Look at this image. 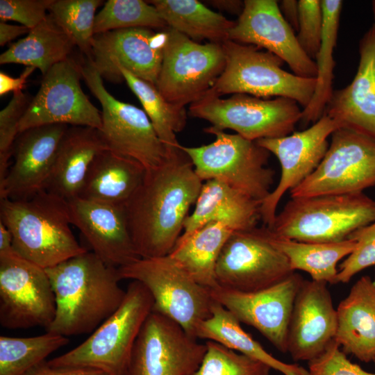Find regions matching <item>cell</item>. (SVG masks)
<instances>
[{
    "label": "cell",
    "mask_w": 375,
    "mask_h": 375,
    "mask_svg": "<svg viewBox=\"0 0 375 375\" xmlns=\"http://www.w3.org/2000/svg\"><path fill=\"white\" fill-rule=\"evenodd\" d=\"M167 35L165 29L130 28L95 34L89 59L103 79L124 81L119 67L156 85Z\"/></svg>",
    "instance_id": "18"
},
{
    "label": "cell",
    "mask_w": 375,
    "mask_h": 375,
    "mask_svg": "<svg viewBox=\"0 0 375 375\" xmlns=\"http://www.w3.org/2000/svg\"><path fill=\"white\" fill-rule=\"evenodd\" d=\"M261 203L246 194L217 181L203 183L194 208L187 217L179 239L212 222L224 223L235 231L257 226ZM178 239V240H179Z\"/></svg>",
    "instance_id": "25"
},
{
    "label": "cell",
    "mask_w": 375,
    "mask_h": 375,
    "mask_svg": "<svg viewBox=\"0 0 375 375\" xmlns=\"http://www.w3.org/2000/svg\"><path fill=\"white\" fill-rule=\"evenodd\" d=\"M308 375H375L351 362L333 340L319 356L308 362Z\"/></svg>",
    "instance_id": "43"
},
{
    "label": "cell",
    "mask_w": 375,
    "mask_h": 375,
    "mask_svg": "<svg viewBox=\"0 0 375 375\" xmlns=\"http://www.w3.org/2000/svg\"><path fill=\"white\" fill-rule=\"evenodd\" d=\"M146 171L134 159L103 150L94 159L78 197L124 206L141 185Z\"/></svg>",
    "instance_id": "28"
},
{
    "label": "cell",
    "mask_w": 375,
    "mask_h": 375,
    "mask_svg": "<svg viewBox=\"0 0 375 375\" xmlns=\"http://www.w3.org/2000/svg\"><path fill=\"white\" fill-rule=\"evenodd\" d=\"M53 0H0V19L15 21L31 29L45 19Z\"/></svg>",
    "instance_id": "44"
},
{
    "label": "cell",
    "mask_w": 375,
    "mask_h": 375,
    "mask_svg": "<svg viewBox=\"0 0 375 375\" xmlns=\"http://www.w3.org/2000/svg\"><path fill=\"white\" fill-rule=\"evenodd\" d=\"M72 224L106 264L119 268L140 258L128 227L124 206L76 197L67 201Z\"/></svg>",
    "instance_id": "23"
},
{
    "label": "cell",
    "mask_w": 375,
    "mask_h": 375,
    "mask_svg": "<svg viewBox=\"0 0 375 375\" xmlns=\"http://www.w3.org/2000/svg\"><path fill=\"white\" fill-rule=\"evenodd\" d=\"M55 294L46 269L15 250L0 253V324L8 329L42 326L56 315Z\"/></svg>",
    "instance_id": "13"
},
{
    "label": "cell",
    "mask_w": 375,
    "mask_h": 375,
    "mask_svg": "<svg viewBox=\"0 0 375 375\" xmlns=\"http://www.w3.org/2000/svg\"><path fill=\"white\" fill-rule=\"evenodd\" d=\"M327 284L303 280L294 300L287 337V352L295 361H310L335 340V308Z\"/></svg>",
    "instance_id": "22"
},
{
    "label": "cell",
    "mask_w": 375,
    "mask_h": 375,
    "mask_svg": "<svg viewBox=\"0 0 375 375\" xmlns=\"http://www.w3.org/2000/svg\"><path fill=\"white\" fill-rule=\"evenodd\" d=\"M153 304L147 288L132 281L112 315L81 344L48 362L54 366L92 368L107 375H125L135 342Z\"/></svg>",
    "instance_id": "5"
},
{
    "label": "cell",
    "mask_w": 375,
    "mask_h": 375,
    "mask_svg": "<svg viewBox=\"0 0 375 375\" xmlns=\"http://www.w3.org/2000/svg\"><path fill=\"white\" fill-rule=\"evenodd\" d=\"M30 28L23 25H12L0 22V46L3 47L18 36L28 33Z\"/></svg>",
    "instance_id": "47"
},
{
    "label": "cell",
    "mask_w": 375,
    "mask_h": 375,
    "mask_svg": "<svg viewBox=\"0 0 375 375\" xmlns=\"http://www.w3.org/2000/svg\"><path fill=\"white\" fill-rule=\"evenodd\" d=\"M32 98L22 92L13 94L0 111V183L8 171L9 160L19 135V124Z\"/></svg>",
    "instance_id": "40"
},
{
    "label": "cell",
    "mask_w": 375,
    "mask_h": 375,
    "mask_svg": "<svg viewBox=\"0 0 375 375\" xmlns=\"http://www.w3.org/2000/svg\"><path fill=\"white\" fill-rule=\"evenodd\" d=\"M349 238L355 241L356 247L340 265L338 283H347L358 272L375 265V222L358 228Z\"/></svg>",
    "instance_id": "41"
},
{
    "label": "cell",
    "mask_w": 375,
    "mask_h": 375,
    "mask_svg": "<svg viewBox=\"0 0 375 375\" xmlns=\"http://www.w3.org/2000/svg\"><path fill=\"white\" fill-rule=\"evenodd\" d=\"M80 67L85 84L102 108L99 131L107 149L137 160L147 170L160 166L167 149L144 110L114 97L89 59Z\"/></svg>",
    "instance_id": "10"
},
{
    "label": "cell",
    "mask_w": 375,
    "mask_h": 375,
    "mask_svg": "<svg viewBox=\"0 0 375 375\" xmlns=\"http://www.w3.org/2000/svg\"><path fill=\"white\" fill-rule=\"evenodd\" d=\"M138 27L163 30L168 26L147 1L108 0L96 15L94 33Z\"/></svg>",
    "instance_id": "37"
},
{
    "label": "cell",
    "mask_w": 375,
    "mask_h": 375,
    "mask_svg": "<svg viewBox=\"0 0 375 375\" xmlns=\"http://www.w3.org/2000/svg\"><path fill=\"white\" fill-rule=\"evenodd\" d=\"M240 324L231 312L215 301L210 315L198 325L196 338L218 342L283 375H308V369L302 366L285 362L267 352Z\"/></svg>",
    "instance_id": "29"
},
{
    "label": "cell",
    "mask_w": 375,
    "mask_h": 375,
    "mask_svg": "<svg viewBox=\"0 0 375 375\" xmlns=\"http://www.w3.org/2000/svg\"><path fill=\"white\" fill-rule=\"evenodd\" d=\"M331 136L319 165L290 191L291 197L360 193L375 186V141L344 128Z\"/></svg>",
    "instance_id": "14"
},
{
    "label": "cell",
    "mask_w": 375,
    "mask_h": 375,
    "mask_svg": "<svg viewBox=\"0 0 375 375\" xmlns=\"http://www.w3.org/2000/svg\"><path fill=\"white\" fill-rule=\"evenodd\" d=\"M107 149L98 129L69 126L45 190L68 201L78 197L95 157Z\"/></svg>",
    "instance_id": "27"
},
{
    "label": "cell",
    "mask_w": 375,
    "mask_h": 375,
    "mask_svg": "<svg viewBox=\"0 0 375 375\" xmlns=\"http://www.w3.org/2000/svg\"><path fill=\"white\" fill-rule=\"evenodd\" d=\"M208 3L218 9L231 13H238L239 15L244 8V1L239 0H213L209 1Z\"/></svg>",
    "instance_id": "49"
},
{
    "label": "cell",
    "mask_w": 375,
    "mask_h": 375,
    "mask_svg": "<svg viewBox=\"0 0 375 375\" xmlns=\"http://www.w3.org/2000/svg\"><path fill=\"white\" fill-rule=\"evenodd\" d=\"M233 231L224 223H209L179 239L168 256L195 281L212 289L218 286L215 276L218 258Z\"/></svg>",
    "instance_id": "30"
},
{
    "label": "cell",
    "mask_w": 375,
    "mask_h": 375,
    "mask_svg": "<svg viewBox=\"0 0 375 375\" xmlns=\"http://www.w3.org/2000/svg\"><path fill=\"white\" fill-rule=\"evenodd\" d=\"M131 90L141 102L153 128L167 150L181 144L176 133L181 132L187 123L185 107L172 103L160 93L156 86L144 81L123 67L118 68Z\"/></svg>",
    "instance_id": "35"
},
{
    "label": "cell",
    "mask_w": 375,
    "mask_h": 375,
    "mask_svg": "<svg viewBox=\"0 0 375 375\" xmlns=\"http://www.w3.org/2000/svg\"><path fill=\"white\" fill-rule=\"evenodd\" d=\"M275 0H245L229 40L264 48L286 62L294 74L316 78L317 66L300 47Z\"/></svg>",
    "instance_id": "20"
},
{
    "label": "cell",
    "mask_w": 375,
    "mask_h": 375,
    "mask_svg": "<svg viewBox=\"0 0 375 375\" xmlns=\"http://www.w3.org/2000/svg\"><path fill=\"white\" fill-rule=\"evenodd\" d=\"M56 299V315L46 332L68 337L93 332L122 303L126 290L118 268L85 251L46 269Z\"/></svg>",
    "instance_id": "2"
},
{
    "label": "cell",
    "mask_w": 375,
    "mask_h": 375,
    "mask_svg": "<svg viewBox=\"0 0 375 375\" xmlns=\"http://www.w3.org/2000/svg\"><path fill=\"white\" fill-rule=\"evenodd\" d=\"M199 367L190 375H271L272 369L258 360L207 340Z\"/></svg>",
    "instance_id": "39"
},
{
    "label": "cell",
    "mask_w": 375,
    "mask_h": 375,
    "mask_svg": "<svg viewBox=\"0 0 375 375\" xmlns=\"http://www.w3.org/2000/svg\"><path fill=\"white\" fill-rule=\"evenodd\" d=\"M337 129L335 122L324 115L303 131L256 141L274 154L281 165L278 183L260 204L261 220L265 226L273 225L277 207L284 194L300 185L319 165L328 149V138Z\"/></svg>",
    "instance_id": "17"
},
{
    "label": "cell",
    "mask_w": 375,
    "mask_h": 375,
    "mask_svg": "<svg viewBox=\"0 0 375 375\" xmlns=\"http://www.w3.org/2000/svg\"><path fill=\"white\" fill-rule=\"evenodd\" d=\"M101 0H53L49 14L87 58L91 56L94 24Z\"/></svg>",
    "instance_id": "38"
},
{
    "label": "cell",
    "mask_w": 375,
    "mask_h": 375,
    "mask_svg": "<svg viewBox=\"0 0 375 375\" xmlns=\"http://www.w3.org/2000/svg\"><path fill=\"white\" fill-rule=\"evenodd\" d=\"M294 272L281 281L254 292H240L215 287L212 299L240 323L258 331L277 350L287 352L288 326L297 294L303 281Z\"/></svg>",
    "instance_id": "19"
},
{
    "label": "cell",
    "mask_w": 375,
    "mask_h": 375,
    "mask_svg": "<svg viewBox=\"0 0 375 375\" xmlns=\"http://www.w3.org/2000/svg\"><path fill=\"white\" fill-rule=\"evenodd\" d=\"M74 47L71 40L48 14L25 38L12 43L0 55V64L33 67L44 76L53 65L69 58Z\"/></svg>",
    "instance_id": "31"
},
{
    "label": "cell",
    "mask_w": 375,
    "mask_h": 375,
    "mask_svg": "<svg viewBox=\"0 0 375 375\" xmlns=\"http://www.w3.org/2000/svg\"><path fill=\"white\" fill-rule=\"evenodd\" d=\"M297 38L303 51L315 60L319 49L324 23L322 0L298 1Z\"/></svg>",
    "instance_id": "42"
},
{
    "label": "cell",
    "mask_w": 375,
    "mask_h": 375,
    "mask_svg": "<svg viewBox=\"0 0 375 375\" xmlns=\"http://www.w3.org/2000/svg\"><path fill=\"white\" fill-rule=\"evenodd\" d=\"M167 39L156 86L169 102L185 107L202 99L225 67L222 44L195 42L165 28Z\"/></svg>",
    "instance_id": "12"
},
{
    "label": "cell",
    "mask_w": 375,
    "mask_h": 375,
    "mask_svg": "<svg viewBox=\"0 0 375 375\" xmlns=\"http://www.w3.org/2000/svg\"><path fill=\"white\" fill-rule=\"evenodd\" d=\"M13 250L12 234L8 227L0 220V253Z\"/></svg>",
    "instance_id": "50"
},
{
    "label": "cell",
    "mask_w": 375,
    "mask_h": 375,
    "mask_svg": "<svg viewBox=\"0 0 375 375\" xmlns=\"http://www.w3.org/2000/svg\"><path fill=\"white\" fill-rule=\"evenodd\" d=\"M289 260L263 225L233 232L218 258V286L240 292L270 287L293 273Z\"/></svg>",
    "instance_id": "11"
},
{
    "label": "cell",
    "mask_w": 375,
    "mask_h": 375,
    "mask_svg": "<svg viewBox=\"0 0 375 375\" xmlns=\"http://www.w3.org/2000/svg\"><path fill=\"white\" fill-rule=\"evenodd\" d=\"M168 27L199 42L223 44L229 40L235 22L215 12L197 0H151Z\"/></svg>",
    "instance_id": "32"
},
{
    "label": "cell",
    "mask_w": 375,
    "mask_h": 375,
    "mask_svg": "<svg viewBox=\"0 0 375 375\" xmlns=\"http://www.w3.org/2000/svg\"><path fill=\"white\" fill-rule=\"evenodd\" d=\"M206 133L215 140L200 147H184L194 171L203 181L217 180L262 202L272 192L274 171L269 168L270 153L256 141L210 126Z\"/></svg>",
    "instance_id": "7"
},
{
    "label": "cell",
    "mask_w": 375,
    "mask_h": 375,
    "mask_svg": "<svg viewBox=\"0 0 375 375\" xmlns=\"http://www.w3.org/2000/svg\"><path fill=\"white\" fill-rule=\"evenodd\" d=\"M24 375H107L92 368L54 366L45 360L35 366Z\"/></svg>",
    "instance_id": "45"
},
{
    "label": "cell",
    "mask_w": 375,
    "mask_h": 375,
    "mask_svg": "<svg viewBox=\"0 0 375 375\" xmlns=\"http://www.w3.org/2000/svg\"><path fill=\"white\" fill-rule=\"evenodd\" d=\"M203 183L181 144L168 150L160 166L146 171L141 185L124 206L140 258L162 257L171 253Z\"/></svg>",
    "instance_id": "1"
},
{
    "label": "cell",
    "mask_w": 375,
    "mask_h": 375,
    "mask_svg": "<svg viewBox=\"0 0 375 375\" xmlns=\"http://www.w3.org/2000/svg\"><path fill=\"white\" fill-rule=\"evenodd\" d=\"M189 111L191 116L210 122L213 129H231L252 141L290 135L302 115L292 99H262L241 93L226 99L206 96L191 103Z\"/></svg>",
    "instance_id": "9"
},
{
    "label": "cell",
    "mask_w": 375,
    "mask_h": 375,
    "mask_svg": "<svg viewBox=\"0 0 375 375\" xmlns=\"http://www.w3.org/2000/svg\"><path fill=\"white\" fill-rule=\"evenodd\" d=\"M324 15L323 31L319 49L315 60L317 66L316 85L312 97L302 110L301 122L307 126L315 124L324 114L333 92V83L340 17L342 6L340 0H322Z\"/></svg>",
    "instance_id": "34"
},
{
    "label": "cell",
    "mask_w": 375,
    "mask_h": 375,
    "mask_svg": "<svg viewBox=\"0 0 375 375\" xmlns=\"http://www.w3.org/2000/svg\"><path fill=\"white\" fill-rule=\"evenodd\" d=\"M335 340L341 349L362 362L375 359V279L359 278L337 308Z\"/></svg>",
    "instance_id": "26"
},
{
    "label": "cell",
    "mask_w": 375,
    "mask_h": 375,
    "mask_svg": "<svg viewBox=\"0 0 375 375\" xmlns=\"http://www.w3.org/2000/svg\"><path fill=\"white\" fill-rule=\"evenodd\" d=\"M197 340L173 320L151 312L135 342L125 375H190L206 350Z\"/></svg>",
    "instance_id": "16"
},
{
    "label": "cell",
    "mask_w": 375,
    "mask_h": 375,
    "mask_svg": "<svg viewBox=\"0 0 375 375\" xmlns=\"http://www.w3.org/2000/svg\"><path fill=\"white\" fill-rule=\"evenodd\" d=\"M359 63L351 83L333 90L324 115L338 129L352 131L375 141V29L372 26L359 43Z\"/></svg>",
    "instance_id": "24"
},
{
    "label": "cell",
    "mask_w": 375,
    "mask_h": 375,
    "mask_svg": "<svg viewBox=\"0 0 375 375\" xmlns=\"http://www.w3.org/2000/svg\"><path fill=\"white\" fill-rule=\"evenodd\" d=\"M372 10L374 21L373 26L375 29V0H373L372 1Z\"/></svg>",
    "instance_id": "51"
},
{
    "label": "cell",
    "mask_w": 375,
    "mask_h": 375,
    "mask_svg": "<svg viewBox=\"0 0 375 375\" xmlns=\"http://www.w3.org/2000/svg\"><path fill=\"white\" fill-rule=\"evenodd\" d=\"M0 200V220L24 258L47 269L87 251L72 231L65 199L43 190L26 199Z\"/></svg>",
    "instance_id": "3"
},
{
    "label": "cell",
    "mask_w": 375,
    "mask_h": 375,
    "mask_svg": "<svg viewBox=\"0 0 375 375\" xmlns=\"http://www.w3.org/2000/svg\"><path fill=\"white\" fill-rule=\"evenodd\" d=\"M118 274L121 280L142 283L152 297V312L173 320L192 337L196 338L200 322L210 315L215 301L210 289L195 281L168 255L140 258L118 268Z\"/></svg>",
    "instance_id": "8"
},
{
    "label": "cell",
    "mask_w": 375,
    "mask_h": 375,
    "mask_svg": "<svg viewBox=\"0 0 375 375\" xmlns=\"http://www.w3.org/2000/svg\"><path fill=\"white\" fill-rule=\"evenodd\" d=\"M68 127L46 124L18 135L13 147L14 162L0 183V199H26L45 190Z\"/></svg>",
    "instance_id": "21"
},
{
    "label": "cell",
    "mask_w": 375,
    "mask_h": 375,
    "mask_svg": "<svg viewBox=\"0 0 375 375\" xmlns=\"http://www.w3.org/2000/svg\"><path fill=\"white\" fill-rule=\"evenodd\" d=\"M281 12L294 31L298 30V1L283 0L279 5Z\"/></svg>",
    "instance_id": "48"
},
{
    "label": "cell",
    "mask_w": 375,
    "mask_h": 375,
    "mask_svg": "<svg viewBox=\"0 0 375 375\" xmlns=\"http://www.w3.org/2000/svg\"><path fill=\"white\" fill-rule=\"evenodd\" d=\"M375 222V200L363 192L291 197L269 227L276 237L336 242Z\"/></svg>",
    "instance_id": "4"
},
{
    "label": "cell",
    "mask_w": 375,
    "mask_h": 375,
    "mask_svg": "<svg viewBox=\"0 0 375 375\" xmlns=\"http://www.w3.org/2000/svg\"><path fill=\"white\" fill-rule=\"evenodd\" d=\"M69 341L49 332L26 338L1 335L0 375H24Z\"/></svg>",
    "instance_id": "36"
},
{
    "label": "cell",
    "mask_w": 375,
    "mask_h": 375,
    "mask_svg": "<svg viewBox=\"0 0 375 375\" xmlns=\"http://www.w3.org/2000/svg\"><path fill=\"white\" fill-rule=\"evenodd\" d=\"M222 47L224 69L204 97L238 93L262 99L282 97L294 100L303 108L310 103L315 78L301 77L284 70L283 60L253 45L228 40Z\"/></svg>",
    "instance_id": "6"
},
{
    "label": "cell",
    "mask_w": 375,
    "mask_h": 375,
    "mask_svg": "<svg viewBox=\"0 0 375 375\" xmlns=\"http://www.w3.org/2000/svg\"><path fill=\"white\" fill-rule=\"evenodd\" d=\"M373 362H374V364H375V359H374V360H373Z\"/></svg>",
    "instance_id": "52"
},
{
    "label": "cell",
    "mask_w": 375,
    "mask_h": 375,
    "mask_svg": "<svg viewBox=\"0 0 375 375\" xmlns=\"http://www.w3.org/2000/svg\"><path fill=\"white\" fill-rule=\"evenodd\" d=\"M80 64L70 57L53 65L43 76L19 124V134L46 124L87 126L99 130L101 112L84 93L80 84Z\"/></svg>",
    "instance_id": "15"
},
{
    "label": "cell",
    "mask_w": 375,
    "mask_h": 375,
    "mask_svg": "<svg viewBox=\"0 0 375 375\" xmlns=\"http://www.w3.org/2000/svg\"><path fill=\"white\" fill-rule=\"evenodd\" d=\"M35 69L33 67H26L25 69L17 78H13L1 71L0 72V95L3 96L10 92L13 94L22 92L26 87L28 76Z\"/></svg>",
    "instance_id": "46"
},
{
    "label": "cell",
    "mask_w": 375,
    "mask_h": 375,
    "mask_svg": "<svg viewBox=\"0 0 375 375\" xmlns=\"http://www.w3.org/2000/svg\"><path fill=\"white\" fill-rule=\"evenodd\" d=\"M272 235L273 242L285 255L294 272L303 271L312 280L330 284L338 283V264L356 247L355 241L349 238L336 242H306Z\"/></svg>",
    "instance_id": "33"
}]
</instances>
